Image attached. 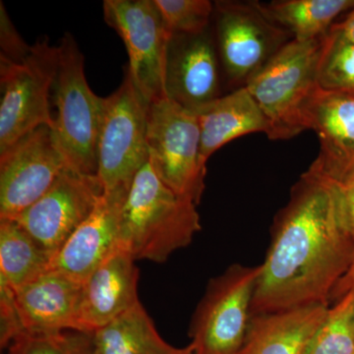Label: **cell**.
I'll return each mask as SVG.
<instances>
[{
	"label": "cell",
	"instance_id": "25",
	"mask_svg": "<svg viewBox=\"0 0 354 354\" xmlns=\"http://www.w3.org/2000/svg\"><path fill=\"white\" fill-rule=\"evenodd\" d=\"M6 348V354H93L92 334L78 330L24 332Z\"/></svg>",
	"mask_w": 354,
	"mask_h": 354
},
{
	"label": "cell",
	"instance_id": "26",
	"mask_svg": "<svg viewBox=\"0 0 354 354\" xmlns=\"http://www.w3.org/2000/svg\"><path fill=\"white\" fill-rule=\"evenodd\" d=\"M165 27L174 34H198L211 27L214 3L209 0H155Z\"/></svg>",
	"mask_w": 354,
	"mask_h": 354
},
{
	"label": "cell",
	"instance_id": "22",
	"mask_svg": "<svg viewBox=\"0 0 354 354\" xmlns=\"http://www.w3.org/2000/svg\"><path fill=\"white\" fill-rule=\"evenodd\" d=\"M53 255L15 221L0 220V279L14 290L50 269Z\"/></svg>",
	"mask_w": 354,
	"mask_h": 354
},
{
	"label": "cell",
	"instance_id": "19",
	"mask_svg": "<svg viewBox=\"0 0 354 354\" xmlns=\"http://www.w3.org/2000/svg\"><path fill=\"white\" fill-rule=\"evenodd\" d=\"M196 114L205 164L228 142L250 133L268 131L264 114L245 86L218 97Z\"/></svg>",
	"mask_w": 354,
	"mask_h": 354
},
{
	"label": "cell",
	"instance_id": "5",
	"mask_svg": "<svg viewBox=\"0 0 354 354\" xmlns=\"http://www.w3.org/2000/svg\"><path fill=\"white\" fill-rule=\"evenodd\" d=\"M149 162L158 178L179 196L199 204L206 164L201 157V130L196 113L171 100L147 106Z\"/></svg>",
	"mask_w": 354,
	"mask_h": 354
},
{
	"label": "cell",
	"instance_id": "27",
	"mask_svg": "<svg viewBox=\"0 0 354 354\" xmlns=\"http://www.w3.org/2000/svg\"><path fill=\"white\" fill-rule=\"evenodd\" d=\"M0 308H1V346H8L17 335L24 333L19 311L16 304L15 291L3 279H0Z\"/></svg>",
	"mask_w": 354,
	"mask_h": 354
},
{
	"label": "cell",
	"instance_id": "31",
	"mask_svg": "<svg viewBox=\"0 0 354 354\" xmlns=\"http://www.w3.org/2000/svg\"><path fill=\"white\" fill-rule=\"evenodd\" d=\"M354 288V260L348 271L344 274V278L339 281L332 293L330 300L337 299L344 297L348 291Z\"/></svg>",
	"mask_w": 354,
	"mask_h": 354
},
{
	"label": "cell",
	"instance_id": "18",
	"mask_svg": "<svg viewBox=\"0 0 354 354\" xmlns=\"http://www.w3.org/2000/svg\"><path fill=\"white\" fill-rule=\"evenodd\" d=\"M329 308L313 304L251 316L237 354H304Z\"/></svg>",
	"mask_w": 354,
	"mask_h": 354
},
{
	"label": "cell",
	"instance_id": "20",
	"mask_svg": "<svg viewBox=\"0 0 354 354\" xmlns=\"http://www.w3.org/2000/svg\"><path fill=\"white\" fill-rule=\"evenodd\" d=\"M93 354H177L158 334L141 302L92 333Z\"/></svg>",
	"mask_w": 354,
	"mask_h": 354
},
{
	"label": "cell",
	"instance_id": "4",
	"mask_svg": "<svg viewBox=\"0 0 354 354\" xmlns=\"http://www.w3.org/2000/svg\"><path fill=\"white\" fill-rule=\"evenodd\" d=\"M57 50L58 66L53 90L57 113L51 131L69 167L97 176V142L104 97H97L88 87L84 55L73 36L66 32Z\"/></svg>",
	"mask_w": 354,
	"mask_h": 354
},
{
	"label": "cell",
	"instance_id": "21",
	"mask_svg": "<svg viewBox=\"0 0 354 354\" xmlns=\"http://www.w3.org/2000/svg\"><path fill=\"white\" fill-rule=\"evenodd\" d=\"M261 4L298 41L324 38L339 16L354 8V0H283Z\"/></svg>",
	"mask_w": 354,
	"mask_h": 354
},
{
	"label": "cell",
	"instance_id": "15",
	"mask_svg": "<svg viewBox=\"0 0 354 354\" xmlns=\"http://www.w3.org/2000/svg\"><path fill=\"white\" fill-rule=\"evenodd\" d=\"M83 288L84 283L50 269L19 290H14L25 332H83Z\"/></svg>",
	"mask_w": 354,
	"mask_h": 354
},
{
	"label": "cell",
	"instance_id": "32",
	"mask_svg": "<svg viewBox=\"0 0 354 354\" xmlns=\"http://www.w3.org/2000/svg\"><path fill=\"white\" fill-rule=\"evenodd\" d=\"M177 354H198L196 348H194L192 344H190L187 348H179Z\"/></svg>",
	"mask_w": 354,
	"mask_h": 354
},
{
	"label": "cell",
	"instance_id": "2",
	"mask_svg": "<svg viewBox=\"0 0 354 354\" xmlns=\"http://www.w3.org/2000/svg\"><path fill=\"white\" fill-rule=\"evenodd\" d=\"M196 207L167 187L147 162L121 207L120 247L135 260L164 263L172 253L189 245L201 230Z\"/></svg>",
	"mask_w": 354,
	"mask_h": 354
},
{
	"label": "cell",
	"instance_id": "24",
	"mask_svg": "<svg viewBox=\"0 0 354 354\" xmlns=\"http://www.w3.org/2000/svg\"><path fill=\"white\" fill-rule=\"evenodd\" d=\"M318 83L324 90L354 93V43L330 30L323 39Z\"/></svg>",
	"mask_w": 354,
	"mask_h": 354
},
{
	"label": "cell",
	"instance_id": "9",
	"mask_svg": "<svg viewBox=\"0 0 354 354\" xmlns=\"http://www.w3.org/2000/svg\"><path fill=\"white\" fill-rule=\"evenodd\" d=\"M258 267L232 266L209 281L191 325V344L198 354H237L251 320Z\"/></svg>",
	"mask_w": 354,
	"mask_h": 354
},
{
	"label": "cell",
	"instance_id": "17",
	"mask_svg": "<svg viewBox=\"0 0 354 354\" xmlns=\"http://www.w3.org/2000/svg\"><path fill=\"white\" fill-rule=\"evenodd\" d=\"M135 261L131 254L120 247L84 281V333L92 334L140 302L139 270Z\"/></svg>",
	"mask_w": 354,
	"mask_h": 354
},
{
	"label": "cell",
	"instance_id": "30",
	"mask_svg": "<svg viewBox=\"0 0 354 354\" xmlns=\"http://www.w3.org/2000/svg\"><path fill=\"white\" fill-rule=\"evenodd\" d=\"M330 31L337 32L342 38L354 43V8L342 22L335 23Z\"/></svg>",
	"mask_w": 354,
	"mask_h": 354
},
{
	"label": "cell",
	"instance_id": "7",
	"mask_svg": "<svg viewBox=\"0 0 354 354\" xmlns=\"http://www.w3.org/2000/svg\"><path fill=\"white\" fill-rule=\"evenodd\" d=\"M57 66V46L48 37L32 44L23 62L0 57V153L37 128L53 127L50 97Z\"/></svg>",
	"mask_w": 354,
	"mask_h": 354
},
{
	"label": "cell",
	"instance_id": "6",
	"mask_svg": "<svg viewBox=\"0 0 354 354\" xmlns=\"http://www.w3.org/2000/svg\"><path fill=\"white\" fill-rule=\"evenodd\" d=\"M147 106L127 67L120 88L104 97L97 142V174L104 194L127 195L149 162Z\"/></svg>",
	"mask_w": 354,
	"mask_h": 354
},
{
	"label": "cell",
	"instance_id": "11",
	"mask_svg": "<svg viewBox=\"0 0 354 354\" xmlns=\"http://www.w3.org/2000/svg\"><path fill=\"white\" fill-rule=\"evenodd\" d=\"M104 195L99 176L67 167L38 201L11 221L24 228L53 258L92 215Z\"/></svg>",
	"mask_w": 354,
	"mask_h": 354
},
{
	"label": "cell",
	"instance_id": "29",
	"mask_svg": "<svg viewBox=\"0 0 354 354\" xmlns=\"http://www.w3.org/2000/svg\"><path fill=\"white\" fill-rule=\"evenodd\" d=\"M333 186L342 227L354 241V183L346 185L333 183Z\"/></svg>",
	"mask_w": 354,
	"mask_h": 354
},
{
	"label": "cell",
	"instance_id": "8",
	"mask_svg": "<svg viewBox=\"0 0 354 354\" xmlns=\"http://www.w3.org/2000/svg\"><path fill=\"white\" fill-rule=\"evenodd\" d=\"M215 39L227 78L244 83L293 37L265 12L261 2H214Z\"/></svg>",
	"mask_w": 354,
	"mask_h": 354
},
{
	"label": "cell",
	"instance_id": "16",
	"mask_svg": "<svg viewBox=\"0 0 354 354\" xmlns=\"http://www.w3.org/2000/svg\"><path fill=\"white\" fill-rule=\"evenodd\" d=\"M125 197L104 194L92 215L53 256L50 269L84 283L120 248V214Z\"/></svg>",
	"mask_w": 354,
	"mask_h": 354
},
{
	"label": "cell",
	"instance_id": "3",
	"mask_svg": "<svg viewBox=\"0 0 354 354\" xmlns=\"http://www.w3.org/2000/svg\"><path fill=\"white\" fill-rule=\"evenodd\" d=\"M324 38L292 39L247 81V90L267 120L266 134L270 139H290L308 130L306 111L320 87L318 69Z\"/></svg>",
	"mask_w": 354,
	"mask_h": 354
},
{
	"label": "cell",
	"instance_id": "14",
	"mask_svg": "<svg viewBox=\"0 0 354 354\" xmlns=\"http://www.w3.org/2000/svg\"><path fill=\"white\" fill-rule=\"evenodd\" d=\"M320 152L309 169L337 185L354 183V93L319 87L306 111Z\"/></svg>",
	"mask_w": 354,
	"mask_h": 354
},
{
	"label": "cell",
	"instance_id": "23",
	"mask_svg": "<svg viewBox=\"0 0 354 354\" xmlns=\"http://www.w3.org/2000/svg\"><path fill=\"white\" fill-rule=\"evenodd\" d=\"M304 354H354V288L330 307Z\"/></svg>",
	"mask_w": 354,
	"mask_h": 354
},
{
	"label": "cell",
	"instance_id": "28",
	"mask_svg": "<svg viewBox=\"0 0 354 354\" xmlns=\"http://www.w3.org/2000/svg\"><path fill=\"white\" fill-rule=\"evenodd\" d=\"M0 57L13 62H23L32 50V46L26 43L16 30L2 1H0Z\"/></svg>",
	"mask_w": 354,
	"mask_h": 354
},
{
	"label": "cell",
	"instance_id": "10",
	"mask_svg": "<svg viewBox=\"0 0 354 354\" xmlns=\"http://www.w3.org/2000/svg\"><path fill=\"white\" fill-rule=\"evenodd\" d=\"M104 17L127 46V65L147 104L167 97L165 59L171 35L155 0H106Z\"/></svg>",
	"mask_w": 354,
	"mask_h": 354
},
{
	"label": "cell",
	"instance_id": "1",
	"mask_svg": "<svg viewBox=\"0 0 354 354\" xmlns=\"http://www.w3.org/2000/svg\"><path fill=\"white\" fill-rule=\"evenodd\" d=\"M353 260L354 241L339 221L334 186L308 169L279 216L271 248L261 265L251 316L329 305Z\"/></svg>",
	"mask_w": 354,
	"mask_h": 354
},
{
	"label": "cell",
	"instance_id": "13",
	"mask_svg": "<svg viewBox=\"0 0 354 354\" xmlns=\"http://www.w3.org/2000/svg\"><path fill=\"white\" fill-rule=\"evenodd\" d=\"M218 58L211 27L198 34L171 35L165 59L167 99L195 113L218 99Z\"/></svg>",
	"mask_w": 354,
	"mask_h": 354
},
{
	"label": "cell",
	"instance_id": "12",
	"mask_svg": "<svg viewBox=\"0 0 354 354\" xmlns=\"http://www.w3.org/2000/svg\"><path fill=\"white\" fill-rule=\"evenodd\" d=\"M68 167L51 128H37L0 153V220H15Z\"/></svg>",
	"mask_w": 354,
	"mask_h": 354
}]
</instances>
